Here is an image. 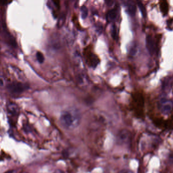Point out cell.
Segmentation results:
<instances>
[{
	"label": "cell",
	"mask_w": 173,
	"mask_h": 173,
	"mask_svg": "<svg viewBox=\"0 0 173 173\" xmlns=\"http://www.w3.org/2000/svg\"><path fill=\"white\" fill-rule=\"evenodd\" d=\"M82 118L80 114L75 110L65 111L60 117L62 127L67 130H74L80 125Z\"/></svg>",
	"instance_id": "1"
},
{
	"label": "cell",
	"mask_w": 173,
	"mask_h": 173,
	"mask_svg": "<svg viewBox=\"0 0 173 173\" xmlns=\"http://www.w3.org/2000/svg\"><path fill=\"white\" fill-rule=\"evenodd\" d=\"M8 88L12 94H19L27 90L28 88V86L27 84L23 83L14 82L8 86Z\"/></svg>",
	"instance_id": "2"
},
{
	"label": "cell",
	"mask_w": 173,
	"mask_h": 173,
	"mask_svg": "<svg viewBox=\"0 0 173 173\" xmlns=\"http://www.w3.org/2000/svg\"><path fill=\"white\" fill-rule=\"evenodd\" d=\"M87 64L92 68H96L99 62V59L96 55L93 53L91 50L86 49L84 52Z\"/></svg>",
	"instance_id": "3"
},
{
	"label": "cell",
	"mask_w": 173,
	"mask_h": 173,
	"mask_svg": "<svg viewBox=\"0 0 173 173\" xmlns=\"http://www.w3.org/2000/svg\"><path fill=\"white\" fill-rule=\"evenodd\" d=\"M132 101L136 109L142 111L144 105L143 94L141 92H134L132 94Z\"/></svg>",
	"instance_id": "4"
},
{
	"label": "cell",
	"mask_w": 173,
	"mask_h": 173,
	"mask_svg": "<svg viewBox=\"0 0 173 173\" xmlns=\"http://www.w3.org/2000/svg\"><path fill=\"white\" fill-rule=\"evenodd\" d=\"M131 134L129 130H122L119 133L118 135V141L121 144L127 145L131 141Z\"/></svg>",
	"instance_id": "5"
},
{
	"label": "cell",
	"mask_w": 173,
	"mask_h": 173,
	"mask_svg": "<svg viewBox=\"0 0 173 173\" xmlns=\"http://www.w3.org/2000/svg\"><path fill=\"white\" fill-rule=\"evenodd\" d=\"M146 44L147 50L151 55H154L156 50L155 41L151 35H147L146 38Z\"/></svg>",
	"instance_id": "6"
},
{
	"label": "cell",
	"mask_w": 173,
	"mask_h": 173,
	"mask_svg": "<svg viewBox=\"0 0 173 173\" xmlns=\"http://www.w3.org/2000/svg\"><path fill=\"white\" fill-rule=\"evenodd\" d=\"M7 109L8 112L13 115H17L19 113V109L18 108V106L15 103H10L8 104Z\"/></svg>",
	"instance_id": "7"
},
{
	"label": "cell",
	"mask_w": 173,
	"mask_h": 173,
	"mask_svg": "<svg viewBox=\"0 0 173 173\" xmlns=\"http://www.w3.org/2000/svg\"><path fill=\"white\" fill-rule=\"evenodd\" d=\"M117 16V10L116 9H113L108 12L106 15V19L108 22H110L116 18Z\"/></svg>",
	"instance_id": "8"
},
{
	"label": "cell",
	"mask_w": 173,
	"mask_h": 173,
	"mask_svg": "<svg viewBox=\"0 0 173 173\" xmlns=\"http://www.w3.org/2000/svg\"><path fill=\"white\" fill-rule=\"evenodd\" d=\"M160 10L163 15H167L169 11V5L168 2L166 1H160Z\"/></svg>",
	"instance_id": "9"
},
{
	"label": "cell",
	"mask_w": 173,
	"mask_h": 173,
	"mask_svg": "<svg viewBox=\"0 0 173 173\" xmlns=\"http://www.w3.org/2000/svg\"><path fill=\"white\" fill-rule=\"evenodd\" d=\"M128 11L132 16H134L136 13V7L135 4L132 2H129L127 4Z\"/></svg>",
	"instance_id": "10"
},
{
	"label": "cell",
	"mask_w": 173,
	"mask_h": 173,
	"mask_svg": "<svg viewBox=\"0 0 173 173\" xmlns=\"http://www.w3.org/2000/svg\"><path fill=\"white\" fill-rule=\"evenodd\" d=\"M138 6L139 7V9L140 10L141 13H142V15L144 17H146L147 16V13H146V10L145 7H144L143 4L142 2L140 1H138L137 2Z\"/></svg>",
	"instance_id": "11"
},
{
	"label": "cell",
	"mask_w": 173,
	"mask_h": 173,
	"mask_svg": "<svg viewBox=\"0 0 173 173\" xmlns=\"http://www.w3.org/2000/svg\"><path fill=\"white\" fill-rule=\"evenodd\" d=\"M81 15H82V18L83 19H85L88 16V8H86V7L84 5L83 6L81 7Z\"/></svg>",
	"instance_id": "12"
},
{
	"label": "cell",
	"mask_w": 173,
	"mask_h": 173,
	"mask_svg": "<svg viewBox=\"0 0 173 173\" xmlns=\"http://www.w3.org/2000/svg\"><path fill=\"white\" fill-rule=\"evenodd\" d=\"M172 105L170 104H167L163 106L162 107V112L165 113V114H167L171 111L172 110Z\"/></svg>",
	"instance_id": "13"
},
{
	"label": "cell",
	"mask_w": 173,
	"mask_h": 173,
	"mask_svg": "<svg viewBox=\"0 0 173 173\" xmlns=\"http://www.w3.org/2000/svg\"><path fill=\"white\" fill-rule=\"evenodd\" d=\"M66 19V16L65 14H63V15H61V16L60 17L59 20H58V23H57V26H58L59 28H61V27L63 26L64 23L65 22Z\"/></svg>",
	"instance_id": "14"
},
{
	"label": "cell",
	"mask_w": 173,
	"mask_h": 173,
	"mask_svg": "<svg viewBox=\"0 0 173 173\" xmlns=\"http://www.w3.org/2000/svg\"><path fill=\"white\" fill-rule=\"evenodd\" d=\"M36 56H37V60L40 64H42L44 61V55H43L42 53H41V52H38L36 54Z\"/></svg>",
	"instance_id": "15"
},
{
	"label": "cell",
	"mask_w": 173,
	"mask_h": 173,
	"mask_svg": "<svg viewBox=\"0 0 173 173\" xmlns=\"http://www.w3.org/2000/svg\"><path fill=\"white\" fill-rule=\"evenodd\" d=\"M6 85V80L3 75L0 73V87L3 88Z\"/></svg>",
	"instance_id": "16"
},
{
	"label": "cell",
	"mask_w": 173,
	"mask_h": 173,
	"mask_svg": "<svg viewBox=\"0 0 173 173\" xmlns=\"http://www.w3.org/2000/svg\"><path fill=\"white\" fill-rule=\"evenodd\" d=\"M113 29H112V33H111V35H112V36H113V38L114 39H116V27L115 25H113Z\"/></svg>",
	"instance_id": "17"
},
{
	"label": "cell",
	"mask_w": 173,
	"mask_h": 173,
	"mask_svg": "<svg viewBox=\"0 0 173 173\" xmlns=\"http://www.w3.org/2000/svg\"><path fill=\"white\" fill-rule=\"evenodd\" d=\"M119 173H134L131 170H129V169H123L119 172Z\"/></svg>",
	"instance_id": "18"
},
{
	"label": "cell",
	"mask_w": 173,
	"mask_h": 173,
	"mask_svg": "<svg viewBox=\"0 0 173 173\" xmlns=\"http://www.w3.org/2000/svg\"><path fill=\"white\" fill-rule=\"evenodd\" d=\"M53 2L54 3V4L57 8H60V2L58 1H53Z\"/></svg>",
	"instance_id": "19"
},
{
	"label": "cell",
	"mask_w": 173,
	"mask_h": 173,
	"mask_svg": "<svg viewBox=\"0 0 173 173\" xmlns=\"http://www.w3.org/2000/svg\"><path fill=\"white\" fill-rule=\"evenodd\" d=\"M105 2H106V4H107L108 6H112V5H113V3H114V2L113 1H106Z\"/></svg>",
	"instance_id": "20"
},
{
	"label": "cell",
	"mask_w": 173,
	"mask_h": 173,
	"mask_svg": "<svg viewBox=\"0 0 173 173\" xmlns=\"http://www.w3.org/2000/svg\"><path fill=\"white\" fill-rule=\"evenodd\" d=\"M15 172H16V171H15V170H12L8 171L6 172H5V173H15Z\"/></svg>",
	"instance_id": "21"
},
{
	"label": "cell",
	"mask_w": 173,
	"mask_h": 173,
	"mask_svg": "<svg viewBox=\"0 0 173 173\" xmlns=\"http://www.w3.org/2000/svg\"></svg>",
	"instance_id": "22"
}]
</instances>
